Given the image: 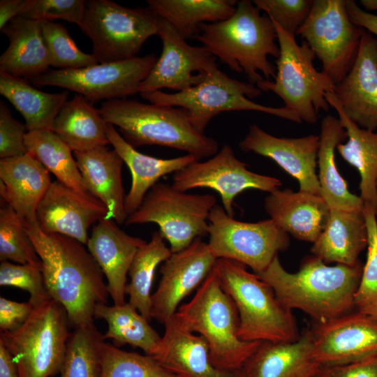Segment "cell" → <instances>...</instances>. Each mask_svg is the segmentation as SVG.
I'll return each instance as SVG.
<instances>
[{"instance_id": "43", "label": "cell", "mask_w": 377, "mask_h": 377, "mask_svg": "<svg viewBox=\"0 0 377 377\" xmlns=\"http://www.w3.org/2000/svg\"><path fill=\"white\" fill-rule=\"evenodd\" d=\"M40 27L50 54L51 66L59 69H76L98 63L92 53L87 54L80 50L61 24L41 22Z\"/></svg>"}, {"instance_id": "39", "label": "cell", "mask_w": 377, "mask_h": 377, "mask_svg": "<svg viewBox=\"0 0 377 377\" xmlns=\"http://www.w3.org/2000/svg\"><path fill=\"white\" fill-rule=\"evenodd\" d=\"M105 343L94 322L75 326L68 339L61 377H101Z\"/></svg>"}, {"instance_id": "49", "label": "cell", "mask_w": 377, "mask_h": 377, "mask_svg": "<svg viewBox=\"0 0 377 377\" xmlns=\"http://www.w3.org/2000/svg\"><path fill=\"white\" fill-rule=\"evenodd\" d=\"M29 302H17L0 297V331L12 332L21 327L34 311Z\"/></svg>"}, {"instance_id": "31", "label": "cell", "mask_w": 377, "mask_h": 377, "mask_svg": "<svg viewBox=\"0 0 377 377\" xmlns=\"http://www.w3.org/2000/svg\"><path fill=\"white\" fill-rule=\"evenodd\" d=\"M329 105L337 111L348 138L337 149L341 157L355 167L360 175V197L364 205L376 208L377 205V132L362 128L350 119L334 92L326 94Z\"/></svg>"}, {"instance_id": "37", "label": "cell", "mask_w": 377, "mask_h": 377, "mask_svg": "<svg viewBox=\"0 0 377 377\" xmlns=\"http://www.w3.org/2000/svg\"><path fill=\"white\" fill-rule=\"evenodd\" d=\"M164 239L160 231L154 232L150 241L136 253L128 273L130 282L125 293L128 295V302L149 321L151 320V288L156 269L172 253Z\"/></svg>"}, {"instance_id": "36", "label": "cell", "mask_w": 377, "mask_h": 377, "mask_svg": "<svg viewBox=\"0 0 377 377\" xmlns=\"http://www.w3.org/2000/svg\"><path fill=\"white\" fill-rule=\"evenodd\" d=\"M94 317L106 321L108 327L103 338L112 339L113 346L117 348L128 344L151 356L161 338L149 321L129 302L113 306L98 304Z\"/></svg>"}, {"instance_id": "51", "label": "cell", "mask_w": 377, "mask_h": 377, "mask_svg": "<svg viewBox=\"0 0 377 377\" xmlns=\"http://www.w3.org/2000/svg\"><path fill=\"white\" fill-rule=\"evenodd\" d=\"M27 0L0 1V30L22 13Z\"/></svg>"}, {"instance_id": "29", "label": "cell", "mask_w": 377, "mask_h": 377, "mask_svg": "<svg viewBox=\"0 0 377 377\" xmlns=\"http://www.w3.org/2000/svg\"><path fill=\"white\" fill-rule=\"evenodd\" d=\"M1 31L9 45L0 57V72L31 79L50 70V57L40 22L17 16Z\"/></svg>"}, {"instance_id": "8", "label": "cell", "mask_w": 377, "mask_h": 377, "mask_svg": "<svg viewBox=\"0 0 377 377\" xmlns=\"http://www.w3.org/2000/svg\"><path fill=\"white\" fill-rule=\"evenodd\" d=\"M273 23L280 49L276 76L273 82L265 79L256 86L262 91L279 96L284 107L297 114L302 121L315 124L320 111L329 110L325 96L334 92L335 84L325 73L316 69L313 62L316 56L306 42L299 45L295 36Z\"/></svg>"}, {"instance_id": "42", "label": "cell", "mask_w": 377, "mask_h": 377, "mask_svg": "<svg viewBox=\"0 0 377 377\" xmlns=\"http://www.w3.org/2000/svg\"><path fill=\"white\" fill-rule=\"evenodd\" d=\"M375 208L364 205L368 245L365 264L355 296V310L377 320V221Z\"/></svg>"}, {"instance_id": "41", "label": "cell", "mask_w": 377, "mask_h": 377, "mask_svg": "<svg viewBox=\"0 0 377 377\" xmlns=\"http://www.w3.org/2000/svg\"><path fill=\"white\" fill-rule=\"evenodd\" d=\"M0 260L17 264L41 265L27 234L23 220L8 205L0 209Z\"/></svg>"}, {"instance_id": "30", "label": "cell", "mask_w": 377, "mask_h": 377, "mask_svg": "<svg viewBox=\"0 0 377 377\" xmlns=\"http://www.w3.org/2000/svg\"><path fill=\"white\" fill-rule=\"evenodd\" d=\"M368 245V232L361 210L330 209L327 223L313 243V256L325 263L348 266L358 263L359 255Z\"/></svg>"}, {"instance_id": "40", "label": "cell", "mask_w": 377, "mask_h": 377, "mask_svg": "<svg viewBox=\"0 0 377 377\" xmlns=\"http://www.w3.org/2000/svg\"><path fill=\"white\" fill-rule=\"evenodd\" d=\"M101 377H178L153 357L105 343Z\"/></svg>"}, {"instance_id": "3", "label": "cell", "mask_w": 377, "mask_h": 377, "mask_svg": "<svg viewBox=\"0 0 377 377\" xmlns=\"http://www.w3.org/2000/svg\"><path fill=\"white\" fill-rule=\"evenodd\" d=\"M195 38L251 84L276 76V68L268 59L269 55L279 56L276 29L270 17L262 15L251 1H237L235 12L225 20L202 24Z\"/></svg>"}, {"instance_id": "27", "label": "cell", "mask_w": 377, "mask_h": 377, "mask_svg": "<svg viewBox=\"0 0 377 377\" xmlns=\"http://www.w3.org/2000/svg\"><path fill=\"white\" fill-rule=\"evenodd\" d=\"M320 367L306 330L293 342H261L242 371L244 377H314Z\"/></svg>"}, {"instance_id": "35", "label": "cell", "mask_w": 377, "mask_h": 377, "mask_svg": "<svg viewBox=\"0 0 377 377\" xmlns=\"http://www.w3.org/2000/svg\"><path fill=\"white\" fill-rule=\"evenodd\" d=\"M148 6L170 22L186 40L196 38L202 24L228 19L236 9L235 0H147Z\"/></svg>"}, {"instance_id": "47", "label": "cell", "mask_w": 377, "mask_h": 377, "mask_svg": "<svg viewBox=\"0 0 377 377\" xmlns=\"http://www.w3.org/2000/svg\"><path fill=\"white\" fill-rule=\"evenodd\" d=\"M28 130L25 124L17 121L8 106L0 102V158L19 156L27 153L25 135Z\"/></svg>"}, {"instance_id": "28", "label": "cell", "mask_w": 377, "mask_h": 377, "mask_svg": "<svg viewBox=\"0 0 377 377\" xmlns=\"http://www.w3.org/2000/svg\"><path fill=\"white\" fill-rule=\"evenodd\" d=\"M106 133L110 144L131 173V186L125 195L124 201V209L128 216L138 209L147 192L158 182L160 178L168 174L175 173L198 161L195 156L188 154L165 159L140 153L123 138L113 125L108 123Z\"/></svg>"}, {"instance_id": "22", "label": "cell", "mask_w": 377, "mask_h": 377, "mask_svg": "<svg viewBox=\"0 0 377 377\" xmlns=\"http://www.w3.org/2000/svg\"><path fill=\"white\" fill-rule=\"evenodd\" d=\"M147 243L128 235L112 219H103L91 230L87 247L107 279L114 305H123L127 274L138 251Z\"/></svg>"}, {"instance_id": "16", "label": "cell", "mask_w": 377, "mask_h": 377, "mask_svg": "<svg viewBox=\"0 0 377 377\" xmlns=\"http://www.w3.org/2000/svg\"><path fill=\"white\" fill-rule=\"evenodd\" d=\"M162 52L139 93L170 89L182 91L198 84L216 66V58L204 46L189 45L167 20L159 16L158 34Z\"/></svg>"}, {"instance_id": "15", "label": "cell", "mask_w": 377, "mask_h": 377, "mask_svg": "<svg viewBox=\"0 0 377 377\" xmlns=\"http://www.w3.org/2000/svg\"><path fill=\"white\" fill-rule=\"evenodd\" d=\"M247 168L246 163L236 157L231 147L225 144L209 159L195 161L174 173L172 186L184 192L196 188L216 191L223 209L233 217L235 198L242 191L257 189L269 193L281 186L279 179L255 173Z\"/></svg>"}, {"instance_id": "13", "label": "cell", "mask_w": 377, "mask_h": 377, "mask_svg": "<svg viewBox=\"0 0 377 377\" xmlns=\"http://www.w3.org/2000/svg\"><path fill=\"white\" fill-rule=\"evenodd\" d=\"M364 29L350 19L346 0H313L311 11L296 35L307 43L336 84L351 69Z\"/></svg>"}, {"instance_id": "17", "label": "cell", "mask_w": 377, "mask_h": 377, "mask_svg": "<svg viewBox=\"0 0 377 377\" xmlns=\"http://www.w3.org/2000/svg\"><path fill=\"white\" fill-rule=\"evenodd\" d=\"M309 330L320 366L351 363L377 353V320L356 310L313 321Z\"/></svg>"}, {"instance_id": "19", "label": "cell", "mask_w": 377, "mask_h": 377, "mask_svg": "<svg viewBox=\"0 0 377 377\" xmlns=\"http://www.w3.org/2000/svg\"><path fill=\"white\" fill-rule=\"evenodd\" d=\"M107 214L105 205L89 193L54 180L38 206L36 219L42 231L67 236L86 246L89 228Z\"/></svg>"}, {"instance_id": "50", "label": "cell", "mask_w": 377, "mask_h": 377, "mask_svg": "<svg viewBox=\"0 0 377 377\" xmlns=\"http://www.w3.org/2000/svg\"><path fill=\"white\" fill-rule=\"evenodd\" d=\"M346 7L350 20L377 37V15L360 7L354 0H346Z\"/></svg>"}, {"instance_id": "11", "label": "cell", "mask_w": 377, "mask_h": 377, "mask_svg": "<svg viewBox=\"0 0 377 377\" xmlns=\"http://www.w3.org/2000/svg\"><path fill=\"white\" fill-rule=\"evenodd\" d=\"M216 201L214 195L190 194L157 182L125 224L156 223L172 253H177L208 235V218Z\"/></svg>"}, {"instance_id": "10", "label": "cell", "mask_w": 377, "mask_h": 377, "mask_svg": "<svg viewBox=\"0 0 377 377\" xmlns=\"http://www.w3.org/2000/svg\"><path fill=\"white\" fill-rule=\"evenodd\" d=\"M159 15L149 6L128 8L110 0L87 2L80 29L90 38L98 63L137 57L145 41L158 34Z\"/></svg>"}, {"instance_id": "25", "label": "cell", "mask_w": 377, "mask_h": 377, "mask_svg": "<svg viewBox=\"0 0 377 377\" xmlns=\"http://www.w3.org/2000/svg\"><path fill=\"white\" fill-rule=\"evenodd\" d=\"M266 212L283 231L313 243L324 230L330 209L320 195L279 188L265 199Z\"/></svg>"}, {"instance_id": "46", "label": "cell", "mask_w": 377, "mask_h": 377, "mask_svg": "<svg viewBox=\"0 0 377 377\" xmlns=\"http://www.w3.org/2000/svg\"><path fill=\"white\" fill-rule=\"evenodd\" d=\"M253 2L285 31L296 36L309 16L313 0H254Z\"/></svg>"}, {"instance_id": "34", "label": "cell", "mask_w": 377, "mask_h": 377, "mask_svg": "<svg viewBox=\"0 0 377 377\" xmlns=\"http://www.w3.org/2000/svg\"><path fill=\"white\" fill-rule=\"evenodd\" d=\"M0 94L21 113L28 131L51 130L68 92L47 93L22 77L0 72Z\"/></svg>"}, {"instance_id": "12", "label": "cell", "mask_w": 377, "mask_h": 377, "mask_svg": "<svg viewBox=\"0 0 377 377\" xmlns=\"http://www.w3.org/2000/svg\"><path fill=\"white\" fill-rule=\"evenodd\" d=\"M208 222L207 244L214 256L249 266L255 274L265 270L290 244L288 234L271 219L255 223L237 221L216 205Z\"/></svg>"}, {"instance_id": "44", "label": "cell", "mask_w": 377, "mask_h": 377, "mask_svg": "<svg viewBox=\"0 0 377 377\" xmlns=\"http://www.w3.org/2000/svg\"><path fill=\"white\" fill-rule=\"evenodd\" d=\"M0 286H13L29 294V302L37 307L52 299L47 290L41 265L15 264L1 261Z\"/></svg>"}, {"instance_id": "54", "label": "cell", "mask_w": 377, "mask_h": 377, "mask_svg": "<svg viewBox=\"0 0 377 377\" xmlns=\"http://www.w3.org/2000/svg\"><path fill=\"white\" fill-rule=\"evenodd\" d=\"M376 188H377V181H376ZM375 213H376V216H377V205H376Z\"/></svg>"}, {"instance_id": "5", "label": "cell", "mask_w": 377, "mask_h": 377, "mask_svg": "<svg viewBox=\"0 0 377 377\" xmlns=\"http://www.w3.org/2000/svg\"><path fill=\"white\" fill-rule=\"evenodd\" d=\"M174 316L186 330L205 338L210 360L221 370L242 371L263 342L239 338L237 307L222 288L214 267L193 298L180 305Z\"/></svg>"}, {"instance_id": "23", "label": "cell", "mask_w": 377, "mask_h": 377, "mask_svg": "<svg viewBox=\"0 0 377 377\" xmlns=\"http://www.w3.org/2000/svg\"><path fill=\"white\" fill-rule=\"evenodd\" d=\"M164 326V333L151 356L175 376L244 377L242 371H224L215 367L205 338L186 330L175 316Z\"/></svg>"}, {"instance_id": "24", "label": "cell", "mask_w": 377, "mask_h": 377, "mask_svg": "<svg viewBox=\"0 0 377 377\" xmlns=\"http://www.w3.org/2000/svg\"><path fill=\"white\" fill-rule=\"evenodd\" d=\"M50 172L36 158L24 155L0 160V195L27 222H37L39 203L52 184Z\"/></svg>"}, {"instance_id": "20", "label": "cell", "mask_w": 377, "mask_h": 377, "mask_svg": "<svg viewBox=\"0 0 377 377\" xmlns=\"http://www.w3.org/2000/svg\"><path fill=\"white\" fill-rule=\"evenodd\" d=\"M319 143L320 137L316 135L278 138L252 124L239 147L244 151H251L274 161L297 179L299 191L320 195L316 173Z\"/></svg>"}, {"instance_id": "9", "label": "cell", "mask_w": 377, "mask_h": 377, "mask_svg": "<svg viewBox=\"0 0 377 377\" xmlns=\"http://www.w3.org/2000/svg\"><path fill=\"white\" fill-rule=\"evenodd\" d=\"M69 325L64 307L51 299L34 307L16 330L1 332L0 342L13 355L20 377H53L61 372Z\"/></svg>"}, {"instance_id": "32", "label": "cell", "mask_w": 377, "mask_h": 377, "mask_svg": "<svg viewBox=\"0 0 377 377\" xmlns=\"http://www.w3.org/2000/svg\"><path fill=\"white\" fill-rule=\"evenodd\" d=\"M317 165L320 195L330 209L361 210L364 202L350 193L346 181L340 175L335 162V149L347 135L339 118L327 115L320 125Z\"/></svg>"}, {"instance_id": "45", "label": "cell", "mask_w": 377, "mask_h": 377, "mask_svg": "<svg viewBox=\"0 0 377 377\" xmlns=\"http://www.w3.org/2000/svg\"><path fill=\"white\" fill-rule=\"evenodd\" d=\"M84 0H27L19 16L38 22L63 20L81 26L86 10Z\"/></svg>"}, {"instance_id": "26", "label": "cell", "mask_w": 377, "mask_h": 377, "mask_svg": "<svg viewBox=\"0 0 377 377\" xmlns=\"http://www.w3.org/2000/svg\"><path fill=\"white\" fill-rule=\"evenodd\" d=\"M84 185L91 195L101 201L108 209L105 219L120 225L128 216L124 209L121 171L124 161L115 149L107 146L74 152Z\"/></svg>"}, {"instance_id": "14", "label": "cell", "mask_w": 377, "mask_h": 377, "mask_svg": "<svg viewBox=\"0 0 377 377\" xmlns=\"http://www.w3.org/2000/svg\"><path fill=\"white\" fill-rule=\"evenodd\" d=\"M156 60L154 54H149L76 69H50L29 80L36 86L58 87L74 91L92 103L123 99L139 93L140 84Z\"/></svg>"}, {"instance_id": "2", "label": "cell", "mask_w": 377, "mask_h": 377, "mask_svg": "<svg viewBox=\"0 0 377 377\" xmlns=\"http://www.w3.org/2000/svg\"><path fill=\"white\" fill-rule=\"evenodd\" d=\"M359 262L327 265L312 256L294 273L286 270L278 256L256 274L273 289L284 306L302 310L313 321H323L355 311V296L362 273Z\"/></svg>"}, {"instance_id": "21", "label": "cell", "mask_w": 377, "mask_h": 377, "mask_svg": "<svg viewBox=\"0 0 377 377\" xmlns=\"http://www.w3.org/2000/svg\"><path fill=\"white\" fill-rule=\"evenodd\" d=\"M334 94L350 119L362 128L377 130V38L366 30L356 59Z\"/></svg>"}, {"instance_id": "33", "label": "cell", "mask_w": 377, "mask_h": 377, "mask_svg": "<svg viewBox=\"0 0 377 377\" xmlns=\"http://www.w3.org/2000/svg\"><path fill=\"white\" fill-rule=\"evenodd\" d=\"M107 122L99 109L83 96L75 94L57 115L51 131L73 152H82L110 144Z\"/></svg>"}, {"instance_id": "38", "label": "cell", "mask_w": 377, "mask_h": 377, "mask_svg": "<svg viewBox=\"0 0 377 377\" xmlns=\"http://www.w3.org/2000/svg\"><path fill=\"white\" fill-rule=\"evenodd\" d=\"M25 146L27 153L54 174L57 180L79 192L88 193L71 149L52 131H28Z\"/></svg>"}, {"instance_id": "7", "label": "cell", "mask_w": 377, "mask_h": 377, "mask_svg": "<svg viewBox=\"0 0 377 377\" xmlns=\"http://www.w3.org/2000/svg\"><path fill=\"white\" fill-rule=\"evenodd\" d=\"M261 94L256 84L229 77L217 65L206 73L202 82L186 90L171 94L161 91L140 93L150 103L186 110L192 124L202 133L215 116L226 111H256L302 122L297 114L285 107L266 106L251 100Z\"/></svg>"}, {"instance_id": "48", "label": "cell", "mask_w": 377, "mask_h": 377, "mask_svg": "<svg viewBox=\"0 0 377 377\" xmlns=\"http://www.w3.org/2000/svg\"><path fill=\"white\" fill-rule=\"evenodd\" d=\"M314 377H377V353L351 363L320 366Z\"/></svg>"}, {"instance_id": "18", "label": "cell", "mask_w": 377, "mask_h": 377, "mask_svg": "<svg viewBox=\"0 0 377 377\" xmlns=\"http://www.w3.org/2000/svg\"><path fill=\"white\" fill-rule=\"evenodd\" d=\"M216 260L201 238L172 253L161 266V279L151 295V318L163 325L172 318L180 302L198 288L212 271Z\"/></svg>"}, {"instance_id": "53", "label": "cell", "mask_w": 377, "mask_h": 377, "mask_svg": "<svg viewBox=\"0 0 377 377\" xmlns=\"http://www.w3.org/2000/svg\"><path fill=\"white\" fill-rule=\"evenodd\" d=\"M360 3L365 10H377V0H361Z\"/></svg>"}, {"instance_id": "52", "label": "cell", "mask_w": 377, "mask_h": 377, "mask_svg": "<svg viewBox=\"0 0 377 377\" xmlns=\"http://www.w3.org/2000/svg\"><path fill=\"white\" fill-rule=\"evenodd\" d=\"M0 377H20L17 365L13 355L0 342Z\"/></svg>"}, {"instance_id": "6", "label": "cell", "mask_w": 377, "mask_h": 377, "mask_svg": "<svg viewBox=\"0 0 377 377\" xmlns=\"http://www.w3.org/2000/svg\"><path fill=\"white\" fill-rule=\"evenodd\" d=\"M246 265L216 260L214 269L239 317V337L247 341L293 342L300 335L292 310L277 299L272 287Z\"/></svg>"}, {"instance_id": "1", "label": "cell", "mask_w": 377, "mask_h": 377, "mask_svg": "<svg viewBox=\"0 0 377 377\" xmlns=\"http://www.w3.org/2000/svg\"><path fill=\"white\" fill-rule=\"evenodd\" d=\"M27 234L41 263L50 297L66 309L70 325L94 322V309L107 304V283L99 265L76 239L40 230L37 222L24 221Z\"/></svg>"}, {"instance_id": "4", "label": "cell", "mask_w": 377, "mask_h": 377, "mask_svg": "<svg viewBox=\"0 0 377 377\" xmlns=\"http://www.w3.org/2000/svg\"><path fill=\"white\" fill-rule=\"evenodd\" d=\"M99 110L134 148L163 146L184 151L198 161L218 152L217 141L199 132L182 108L123 98L103 101Z\"/></svg>"}]
</instances>
